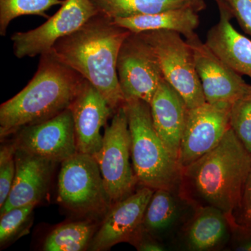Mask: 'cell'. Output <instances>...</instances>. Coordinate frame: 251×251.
Returning <instances> with one entry per match:
<instances>
[{"mask_svg": "<svg viewBox=\"0 0 251 251\" xmlns=\"http://www.w3.org/2000/svg\"><path fill=\"white\" fill-rule=\"evenodd\" d=\"M130 33L99 14L57 41L51 51L94 86L115 112L125 103L117 75V59Z\"/></svg>", "mask_w": 251, "mask_h": 251, "instance_id": "7a4b0ae2", "label": "cell"}, {"mask_svg": "<svg viewBox=\"0 0 251 251\" xmlns=\"http://www.w3.org/2000/svg\"><path fill=\"white\" fill-rule=\"evenodd\" d=\"M94 158L110 205L133 193L138 181L132 164L130 133L124 105L117 109L111 123L105 126L101 148Z\"/></svg>", "mask_w": 251, "mask_h": 251, "instance_id": "8992f818", "label": "cell"}, {"mask_svg": "<svg viewBox=\"0 0 251 251\" xmlns=\"http://www.w3.org/2000/svg\"><path fill=\"white\" fill-rule=\"evenodd\" d=\"M232 232L235 234L237 239L235 250L251 251V229L238 224L232 229Z\"/></svg>", "mask_w": 251, "mask_h": 251, "instance_id": "f1b7e54d", "label": "cell"}, {"mask_svg": "<svg viewBox=\"0 0 251 251\" xmlns=\"http://www.w3.org/2000/svg\"><path fill=\"white\" fill-rule=\"evenodd\" d=\"M64 0H0V35L5 36L10 23L19 16L34 15L49 18L46 11Z\"/></svg>", "mask_w": 251, "mask_h": 251, "instance_id": "603a6c76", "label": "cell"}, {"mask_svg": "<svg viewBox=\"0 0 251 251\" xmlns=\"http://www.w3.org/2000/svg\"><path fill=\"white\" fill-rule=\"evenodd\" d=\"M153 192L154 190L142 186L110 206L92 238L90 250L106 251L119 243L130 242L142 228L145 211Z\"/></svg>", "mask_w": 251, "mask_h": 251, "instance_id": "4fadbf2b", "label": "cell"}, {"mask_svg": "<svg viewBox=\"0 0 251 251\" xmlns=\"http://www.w3.org/2000/svg\"><path fill=\"white\" fill-rule=\"evenodd\" d=\"M244 209V220L245 222L244 226L251 229V206L243 208Z\"/></svg>", "mask_w": 251, "mask_h": 251, "instance_id": "4dcf8cb0", "label": "cell"}, {"mask_svg": "<svg viewBox=\"0 0 251 251\" xmlns=\"http://www.w3.org/2000/svg\"><path fill=\"white\" fill-rule=\"evenodd\" d=\"M130 137L132 164L138 183L153 190L179 192L182 168L157 133L150 104L129 99L124 104Z\"/></svg>", "mask_w": 251, "mask_h": 251, "instance_id": "277c9868", "label": "cell"}, {"mask_svg": "<svg viewBox=\"0 0 251 251\" xmlns=\"http://www.w3.org/2000/svg\"><path fill=\"white\" fill-rule=\"evenodd\" d=\"M251 168V153L229 128L221 143L182 169L180 196L193 207L210 206L237 226L235 214L242 209L244 190Z\"/></svg>", "mask_w": 251, "mask_h": 251, "instance_id": "6da1fadb", "label": "cell"}, {"mask_svg": "<svg viewBox=\"0 0 251 251\" xmlns=\"http://www.w3.org/2000/svg\"><path fill=\"white\" fill-rule=\"evenodd\" d=\"M150 106L157 133L178 161L189 109L180 94L165 80L153 96Z\"/></svg>", "mask_w": 251, "mask_h": 251, "instance_id": "2e32d148", "label": "cell"}, {"mask_svg": "<svg viewBox=\"0 0 251 251\" xmlns=\"http://www.w3.org/2000/svg\"><path fill=\"white\" fill-rule=\"evenodd\" d=\"M130 242L136 247L137 250L141 251H162L166 250L163 244L143 229L138 231Z\"/></svg>", "mask_w": 251, "mask_h": 251, "instance_id": "83f0119b", "label": "cell"}, {"mask_svg": "<svg viewBox=\"0 0 251 251\" xmlns=\"http://www.w3.org/2000/svg\"><path fill=\"white\" fill-rule=\"evenodd\" d=\"M139 34L152 47L165 80L182 97L188 109L205 103L192 49L181 34L166 30Z\"/></svg>", "mask_w": 251, "mask_h": 251, "instance_id": "5b68a950", "label": "cell"}, {"mask_svg": "<svg viewBox=\"0 0 251 251\" xmlns=\"http://www.w3.org/2000/svg\"><path fill=\"white\" fill-rule=\"evenodd\" d=\"M185 39L192 49L206 103L232 105L251 92V85L219 59L196 33Z\"/></svg>", "mask_w": 251, "mask_h": 251, "instance_id": "8fae6325", "label": "cell"}, {"mask_svg": "<svg viewBox=\"0 0 251 251\" xmlns=\"http://www.w3.org/2000/svg\"><path fill=\"white\" fill-rule=\"evenodd\" d=\"M250 206H251V168L249 176H248L245 190H244L242 209Z\"/></svg>", "mask_w": 251, "mask_h": 251, "instance_id": "f546056e", "label": "cell"}, {"mask_svg": "<svg viewBox=\"0 0 251 251\" xmlns=\"http://www.w3.org/2000/svg\"><path fill=\"white\" fill-rule=\"evenodd\" d=\"M232 105L206 103L188 110L178 163L186 168L216 148L230 128Z\"/></svg>", "mask_w": 251, "mask_h": 251, "instance_id": "30bf717a", "label": "cell"}, {"mask_svg": "<svg viewBox=\"0 0 251 251\" xmlns=\"http://www.w3.org/2000/svg\"><path fill=\"white\" fill-rule=\"evenodd\" d=\"M17 133L16 148L55 163H62L78 152L74 117L69 108L45 122L27 126Z\"/></svg>", "mask_w": 251, "mask_h": 251, "instance_id": "7c38bea8", "label": "cell"}, {"mask_svg": "<svg viewBox=\"0 0 251 251\" xmlns=\"http://www.w3.org/2000/svg\"><path fill=\"white\" fill-rule=\"evenodd\" d=\"M34 204L14 208L1 215L0 243L1 245L16 237L30 218Z\"/></svg>", "mask_w": 251, "mask_h": 251, "instance_id": "d4e9b609", "label": "cell"}, {"mask_svg": "<svg viewBox=\"0 0 251 251\" xmlns=\"http://www.w3.org/2000/svg\"><path fill=\"white\" fill-rule=\"evenodd\" d=\"M231 232L232 226L224 212L213 206H197L185 228V243L190 251L215 250L227 243Z\"/></svg>", "mask_w": 251, "mask_h": 251, "instance_id": "ac0fdd59", "label": "cell"}, {"mask_svg": "<svg viewBox=\"0 0 251 251\" xmlns=\"http://www.w3.org/2000/svg\"><path fill=\"white\" fill-rule=\"evenodd\" d=\"M16 175L11 192L0 216L8 211L25 205H36L47 193L55 162L18 149Z\"/></svg>", "mask_w": 251, "mask_h": 251, "instance_id": "9a60e30c", "label": "cell"}, {"mask_svg": "<svg viewBox=\"0 0 251 251\" xmlns=\"http://www.w3.org/2000/svg\"><path fill=\"white\" fill-rule=\"evenodd\" d=\"M99 14L114 20L158 14L181 8L199 11L205 8L204 0H91Z\"/></svg>", "mask_w": 251, "mask_h": 251, "instance_id": "44dd1931", "label": "cell"}, {"mask_svg": "<svg viewBox=\"0 0 251 251\" xmlns=\"http://www.w3.org/2000/svg\"><path fill=\"white\" fill-rule=\"evenodd\" d=\"M198 11L191 8L168 10L158 14L117 18L113 22L131 33L166 30L179 33L185 38L195 34L200 25Z\"/></svg>", "mask_w": 251, "mask_h": 251, "instance_id": "d6986e66", "label": "cell"}, {"mask_svg": "<svg viewBox=\"0 0 251 251\" xmlns=\"http://www.w3.org/2000/svg\"><path fill=\"white\" fill-rule=\"evenodd\" d=\"M218 6L219 21L208 32L205 44L232 70L251 80V40L234 27L228 11Z\"/></svg>", "mask_w": 251, "mask_h": 251, "instance_id": "e0dca14e", "label": "cell"}, {"mask_svg": "<svg viewBox=\"0 0 251 251\" xmlns=\"http://www.w3.org/2000/svg\"><path fill=\"white\" fill-rule=\"evenodd\" d=\"M186 201L176 191L155 190L147 206L142 227L154 237L169 234L182 220V204Z\"/></svg>", "mask_w": 251, "mask_h": 251, "instance_id": "ffe728a7", "label": "cell"}, {"mask_svg": "<svg viewBox=\"0 0 251 251\" xmlns=\"http://www.w3.org/2000/svg\"><path fill=\"white\" fill-rule=\"evenodd\" d=\"M85 80L52 51L41 54L37 71L29 83L0 106L1 138L70 108Z\"/></svg>", "mask_w": 251, "mask_h": 251, "instance_id": "3957f363", "label": "cell"}, {"mask_svg": "<svg viewBox=\"0 0 251 251\" xmlns=\"http://www.w3.org/2000/svg\"><path fill=\"white\" fill-rule=\"evenodd\" d=\"M117 70L125 101L140 99L150 104L165 80L156 53L140 34L130 33L124 41Z\"/></svg>", "mask_w": 251, "mask_h": 251, "instance_id": "ba28073f", "label": "cell"}, {"mask_svg": "<svg viewBox=\"0 0 251 251\" xmlns=\"http://www.w3.org/2000/svg\"><path fill=\"white\" fill-rule=\"evenodd\" d=\"M224 6L241 27L251 36V0H216Z\"/></svg>", "mask_w": 251, "mask_h": 251, "instance_id": "4316f807", "label": "cell"}, {"mask_svg": "<svg viewBox=\"0 0 251 251\" xmlns=\"http://www.w3.org/2000/svg\"><path fill=\"white\" fill-rule=\"evenodd\" d=\"M16 145H6L0 151V208L2 207L9 197L16 175Z\"/></svg>", "mask_w": 251, "mask_h": 251, "instance_id": "484cf974", "label": "cell"}, {"mask_svg": "<svg viewBox=\"0 0 251 251\" xmlns=\"http://www.w3.org/2000/svg\"><path fill=\"white\" fill-rule=\"evenodd\" d=\"M97 14L91 0H64L57 13L39 27L13 34L14 54L22 59L49 52L57 41L75 32Z\"/></svg>", "mask_w": 251, "mask_h": 251, "instance_id": "9c48e42d", "label": "cell"}, {"mask_svg": "<svg viewBox=\"0 0 251 251\" xmlns=\"http://www.w3.org/2000/svg\"><path fill=\"white\" fill-rule=\"evenodd\" d=\"M69 109L74 117L79 152L95 156L103 144V135L100 134V130L115 112L87 80Z\"/></svg>", "mask_w": 251, "mask_h": 251, "instance_id": "5bb4252c", "label": "cell"}, {"mask_svg": "<svg viewBox=\"0 0 251 251\" xmlns=\"http://www.w3.org/2000/svg\"><path fill=\"white\" fill-rule=\"evenodd\" d=\"M96 227L88 221L62 225L52 230L44 244L46 251H80L90 247Z\"/></svg>", "mask_w": 251, "mask_h": 251, "instance_id": "7402d4cb", "label": "cell"}, {"mask_svg": "<svg viewBox=\"0 0 251 251\" xmlns=\"http://www.w3.org/2000/svg\"><path fill=\"white\" fill-rule=\"evenodd\" d=\"M58 200L77 214H100L110 208L100 168L93 156L78 151L62 162Z\"/></svg>", "mask_w": 251, "mask_h": 251, "instance_id": "52a82bcc", "label": "cell"}, {"mask_svg": "<svg viewBox=\"0 0 251 251\" xmlns=\"http://www.w3.org/2000/svg\"><path fill=\"white\" fill-rule=\"evenodd\" d=\"M230 128L243 145L251 153V92L232 104Z\"/></svg>", "mask_w": 251, "mask_h": 251, "instance_id": "cb8c5ba5", "label": "cell"}]
</instances>
